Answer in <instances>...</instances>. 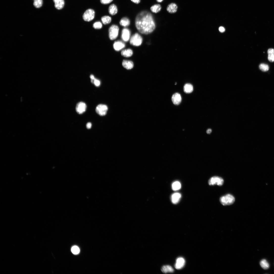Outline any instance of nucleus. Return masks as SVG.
I'll use <instances>...</instances> for the list:
<instances>
[{
  "mask_svg": "<svg viewBox=\"0 0 274 274\" xmlns=\"http://www.w3.org/2000/svg\"><path fill=\"white\" fill-rule=\"evenodd\" d=\"M135 25L140 32L145 34L152 33L156 27L152 15L146 11H141L137 14L135 18Z\"/></svg>",
  "mask_w": 274,
  "mask_h": 274,
  "instance_id": "obj_1",
  "label": "nucleus"
},
{
  "mask_svg": "<svg viewBox=\"0 0 274 274\" xmlns=\"http://www.w3.org/2000/svg\"><path fill=\"white\" fill-rule=\"evenodd\" d=\"M221 203L224 206L229 205H232L235 200V197L232 195L228 194L221 197L220 199Z\"/></svg>",
  "mask_w": 274,
  "mask_h": 274,
  "instance_id": "obj_2",
  "label": "nucleus"
},
{
  "mask_svg": "<svg viewBox=\"0 0 274 274\" xmlns=\"http://www.w3.org/2000/svg\"><path fill=\"white\" fill-rule=\"evenodd\" d=\"M119 31L118 26L116 25H113L109 29V36L110 39L113 40L117 37Z\"/></svg>",
  "mask_w": 274,
  "mask_h": 274,
  "instance_id": "obj_3",
  "label": "nucleus"
},
{
  "mask_svg": "<svg viewBox=\"0 0 274 274\" xmlns=\"http://www.w3.org/2000/svg\"><path fill=\"white\" fill-rule=\"evenodd\" d=\"M142 38L138 34L136 33L134 34L130 40V44L135 46H139L141 44Z\"/></svg>",
  "mask_w": 274,
  "mask_h": 274,
  "instance_id": "obj_4",
  "label": "nucleus"
},
{
  "mask_svg": "<svg viewBox=\"0 0 274 274\" xmlns=\"http://www.w3.org/2000/svg\"><path fill=\"white\" fill-rule=\"evenodd\" d=\"M95 14V12L93 10L91 9H88L84 13L83 16V19L86 21H90L94 19Z\"/></svg>",
  "mask_w": 274,
  "mask_h": 274,
  "instance_id": "obj_5",
  "label": "nucleus"
},
{
  "mask_svg": "<svg viewBox=\"0 0 274 274\" xmlns=\"http://www.w3.org/2000/svg\"><path fill=\"white\" fill-rule=\"evenodd\" d=\"M223 183L224 180L222 178L216 176L211 178L208 182V184L210 186L216 185L220 186L223 185Z\"/></svg>",
  "mask_w": 274,
  "mask_h": 274,
  "instance_id": "obj_6",
  "label": "nucleus"
},
{
  "mask_svg": "<svg viewBox=\"0 0 274 274\" xmlns=\"http://www.w3.org/2000/svg\"><path fill=\"white\" fill-rule=\"evenodd\" d=\"M108 108L106 105L100 104L98 105L95 109L96 112L100 116L105 115L108 111Z\"/></svg>",
  "mask_w": 274,
  "mask_h": 274,
  "instance_id": "obj_7",
  "label": "nucleus"
},
{
  "mask_svg": "<svg viewBox=\"0 0 274 274\" xmlns=\"http://www.w3.org/2000/svg\"><path fill=\"white\" fill-rule=\"evenodd\" d=\"M87 106L86 104L83 102L78 103L76 106V110L77 112L79 114H82L86 111Z\"/></svg>",
  "mask_w": 274,
  "mask_h": 274,
  "instance_id": "obj_8",
  "label": "nucleus"
},
{
  "mask_svg": "<svg viewBox=\"0 0 274 274\" xmlns=\"http://www.w3.org/2000/svg\"><path fill=\"white\" fill-rule=\"evenodd\" d=\"M131 35L130 30L128 29L124 28L122 31L121 38L125 42H127L130 39Z\"/></svg>",
  "mask_w": 274,
  "mask_h": 274,
  "instance_id": "obj_9",
  "label": "nucleus"
},
{
  "mask_svg": "<svg viewBox=\"0 0 274 274\" xmlns=\"http://www.w3.org/2000/svg\"><path fill=\"white\" fill-rule=\"evenodd\" d=\"M185 263V260L182 257L178 258L176 260L175 265L176 268L178 269H182L184 266Z\"/></svg>",
  "mask_w": 274,
  "mask_h": 274,
  "instance_id": "obj_10",
  "label": "nucleus"
},
{
  "mask_svg": "<svg viewBox=\"0 0 274 274\" xmlns=\"http://www.w3.org/2000/svg\"><path fill=\"white\" fill-rule=\"evenodd\" d=\"M172 100L174 104L176 105H179L181 103L182 101L181 96L179 93H176L173 95Z\"/></svg>",
  "mask_w": 274,
  "mask_h": 274,
  "instance_id": "obj_11",
  "label": "nucleus"
},
{
  "mask_svg": "<svg viewBox=\"0 0 274 274\" xmlns=\"http://www.w3.org/2000/svg\"><path fill=\"white\" fill-rule=\"evenodd\" d=\"M178 9V6L177 5L174 3H171L168 6L167 8V11L171 14H174L176 13Z\"/></svg>",
  "mask_w": 274,
  "mask_h": 274,
  "instance_id": "obj_12",
  "label": "nucleus"
},
{
  "mask_svg": "<svg viewBox=\"0 0 274 274\" xmlns=\"http://www.w3.org/2000/svg\"><path fill=\"white\" fill-rule=\"evenodd\" d=\"M108 12L109 14L112 16L116 15L118 12V9L117 6L114 4L111 5L108 8Z\"/></svg>",
  "mask_w": 274,
  "mask_h": 274,
  "instance_id": "obj_13",
  "label": "nucleus"
},
{
  "mask_svg": "<svg viewBox=\"0 0 274 274\" xmlns=\"http://www.w3.org/2000/svg\"><path fill=\"white\" fill-rule=\"evenodd\" d=\"M55 3V7L57 9L60 10L64 8L65 5L64 0H53Z\"/></svg>",
  "mask_w": 274,
  "mask_h": 274,
  "instance_id": "obj_14",
  "label": "nucleus"
},
{
  "mask_svg": "<svg viewBox=\"0 0 274 274\" xmlns=\"http://www.w3.org/2000/svg\"><path fill=\"white\" fill-rule=\"evenodd\" d=\"M114 48L116 51H119L124 48L125 46V44L122 42L118 41L115 42L113 45Z\"/></svg>",
  "mask_w": 274,
  "mask_h": 274,
  "instance_id": "obj_15",
  "label": "nucleus"
},
{
  "mask_svg": "<svg viewBox=\"0 0 274 274\" xmlns=\"http://www.w3.org/2000/svg\"><path fill=\"white\" fill-rule=\"evenodd\" d=\"M181 195L180 193H176L173 194L171 197V200L172 203L174 204H177L180 201Z\"/></svg>",
  "mask_w": 274,
  "mask_h": 274,
  "instance_id": "obj_16",
  "label": "nucleus"
},
{
  "mask_svg": "<svg viewBox=\"0 0 274 274\" xmlns=\"http://www.w3.org/2000/svg\"><path fill=\"white\" fill-rule=\"evenodd\" d=\"M123 66L126 69L129 70L132 69L134 67L133 62L131 61L124 60L122 63Z\"/></svg>",
  "mask_w": 274,
  "mask_h": 274,
  "instance_id": "obj_17",
  "label": "nucleus"
},
{
  "mask_svg": "<svg viewBox=\"0 0 274 274\" xmlns=\"http://www.w3.org/2000/svg\"><path fill=\"white\" fill-rule=\"evenodd\" d=\"M119 23L121 26L124 27H126L129 26L130 25V21L128 18L124 17L121 18L120 21Z\"/></svg>",
  "mask_w": 274,
  "mask_h": 274,
  "instance_id": "obj_18",
  "label": "nucleus"
},
{
  "mask_svg": "<svg viewBox=\"0 0 274 274\" xmlns=\"http://www.w3.org/2000/svg\"><path fill=\"white\" fill-rule=\"evenodd\" d=\"M133 52L130 49H128L122 50L121 52L122 55L126 57H130L132 56Z\"/></svg>",
  "mask_w": 274,
  "mask_h": 274,
  "instance_id": "obj_19",
  "label": "nucleus"
},
{
  "mask_svg": "<svg viewBox=\"0 0 274 274\" xmlns=\"http://www.w3.org/2000/svg\"><path fill=\"white\" fill-rule=\"evenodd\" d=\"M161 270L163 272L166 273L168 272H173L174 271V269L171 266L166 265L163 266L162 267Z\"/></svg>",
  "mask_w": 274,
  "mask_h": 274,
  "instance_id": "obj_20",
  "label": "nucleus"
},
{
  "mask_svg": "<svg viewBox=\"0 0 274 274\" xmlns=\"http://www.w3.org/2000/svg\"><path fill=\"white\" fill-rule=\"evenodd\" d=\"M267 53L268 61L271 62H274V49H269L267 51Z\"/></svg>",
  "mask_w": 274,
  "mask_h": 274,
  "instance_id": "obj_21",
  "label": "nucleus"
},
{
  "mask_svg": "<svg viewBox=\"0 0 274 274\" xmlns=\"http://www.w3.org/2000/svg\"><path fill=\"white\" fill-rule=\"evenodd\" d=\"M193 87L190 84L188 83L185 85L184 87V92L187 93H191L193 91Z\"/></svg>",
  "mask_w": 274,
  "mask_h": 274,
  "instance_id": "obj_22",
  "label": "nucleus"
},
{
  "mask_svg": "<svg viewBox=\"0 0 274 274\" xmlns=\"http://www.w3.org/2000/svg\"><path fill=\"white\" fill-rule=\"evenodd\" d=\"M151 11L155 13L159 12L161 9V6L159 4H155L152 6L150 8Z\"/></svg>",
  "mask_w": 274,
  "mask_h": 274,
  "instance_id": "obj_23",
  "label": "nucleus"
},
{
  "mask_svg": "<svg viewBox=\"0 0 274 274\" xmlns=\"http://www.w3.org/2000/svg\"><path fill=\"white\" fill-rule=\"evenodd\" d=\"M101 20L103 24H107L110 23L112 20V18L108 16H105L102 17Z\"/></svg>",
  "mask_w": 274,
  "mask_h": 274,
  "instance_id": "obj_24",
  "label": "nucleus"
},
{
  "mask_svg": "<svg viewBox=\"0 0 274 274\" xmlns=\"http://www.w3.org/2000/svg\"><path fill=\"white\" fill-rule=\"evenodd\" d=\"M260 264L262 267L264 269H267L269 267V264L265 259H263L260 261Z\"/></svg>",
  "mask_w": 274,
  "mask_h": 274,
  "instance_id": "obj_25",
  "label": "nucleus"
},
{
  "mask_svg": "<svg viewBox=\"0 0 274 274\" xmlns=\"http://www.w3.org/2000/svg\"><path fill=\"white\" fill-rule=\"evenodd\" d=\"M181 187V184L179 181L175 182L172 185V189L174 191H177L180 190Z\"/></svg>",
  "mask_w": 274,
  "mask_h": 274,
  "instance_id": "obj_26",
  "label": "nucleus"
},
{
  "mask_svg": "<svg viewBox=\"0 0 274 274\" xmlns=\"http://www.w3.org/2000/svg\"><path fill=\"white\" fill-rule=\"evenodd\" d=\"M43 4L42 0H34L33 5L36 8H39L42 6Z\"/></svg>",
  "mask_w": 274,
  "mask_h": 274,
  "instance_id": "obj_27",
  "label": "nucleus"
},
{
  "mask_svg": "<svg viewBox=\"0 0 274 274\" xmlns=\"http://www.w3.org/2000/svg\"><path fill=\"white\" fill-rule=\"evenodd\" d=\"M259 67L260 69L263 72L267 71L269 69L268 66L267 65L264 64H260Z\"/></svg>",
  "mask_w": 274,
  "mask_h": 274,
  "instance_id": "obj_28",
  "label": "nucleus"
},
{
  "mask_svg": "<svg viewBox=\"0 0 274 274\" xmlns=\"http://www.w3.org/2000/svg\"><path fill=\"white\" fill-rule=\"evenodd\" d=\"M71 251L72 253L75 255L79 254L80 252L79 248L76 246H73L71 248Z\"/></svg>",
  "mask_w": 274,
  "mask_h": 274,
  "instance_id": "obj_29",
  "label": "nucleus"
},
{
  "mask_svg": "<svg viewBox=\"0 0 274 274\" xmlns=\"http://www.w3.org/2000/svg\"><path fill=\"white\" fill-rule=\"evenodd\" d=\"M93 27L96 29H100L102 28V25L101 22L97 21L93 24Z\"/></svg>",
  "mask_w": 274,
  "mask_h": 274,
  "instance_id": "obj_30",
  "label": "nucleus"
},
{
  "mask_svg": "<svg viewBox=\"0 0 274 274\" xmlns=\"http://www.w3.org/2000/svg\"><path fill=\"white\" fill-rule=\"evenodd\" d=\"M91 82L92 83L94 84L96 86L98 87L100 85V81L96 79L95 78L93 79H91Z\"/></svg>",
  "mask_w": 274,
  "mask_h": 274,
  "instance_id": "obj_31",
  "label": "nucleus"
},
{
  "mask_svg": "<svg viewBox=\"0 0 274 274\" xmlns=\"http://www.w3.org/2000/svg\"><path fill=\"white\" fill-rule=\"evenodd\" d=\"M113 0H100L101 3L103 5H107L111 3Z\"/></svg>",
  "mask_w": 274,
  "mask_h": 274,
  "instance_id": "obj_32",
  "label": "nucleus"
},
{
  "mask_svg": "<svg viewBox=\"0 0 274 274\" xmlns=\"http://www.w3.org/2000/svg\"><path fill=\"white\" fill-rule=\"evenodd\" d=\"M141 0H131V1L133 3L137 4H139L141 2Z\"/></svg>",
  "mask_w": 274,
  "mask_h": 274,
  "instance_id": "obj_33",
  "label": "nucleus"
},
{
  "mask_svg": "<svg viewBox=\"0 0 274 274\" xmlns=\"http://www.w3.org/2000/svg\"><path fill=\"white\" fill-rule=\"evenodd\" d=\"M86 127L88 129H90L92 126L91 123L90 122L86 124Z\"/></svg>",
  "mask_w": 274,
  "mask_h": 274,
  "instance_id": "obj_34",
  "label": "nucleus"
},
{
  "mask_svg": "<svg viewBox=\"0 0 274 274\" xmlns=\"http://www.w3.org/2000/svg\"><path fill=\"white\" fill-rule=\"evenodd\" d=\"M219 31L221 32H223L225 31V28L223 27H220L219 29Z\"/></svg>",
  "mask_w": 274,
  "mask_h": 274,
  "instance_id": "obj_35",
  "label": "nucleus"
},
{
  "mask_svg": "<svg viewBox=\"0 0 274 274\" xmlns=\"http://www.w3.org/2000/svg\"><path fill=\"white\" fill-rule=\"evenodd\" d=\"M212 132V130L210 129H209L207 131V133L208 134H210Z\"/></svg>",
  "mask_w": 274,
  "mask_h": 274,
  "instance_id": "obj_36",
  "label": "nucleus"
},
{
  "mask_svg": "<svg viewBox=\"0 0 274 274\" xmlns=\"http://www.w3.org/2000/svg\"><path fill=\"white\" fill-rule=\"evenodd\" d=\"M90 77L91 79H93L95 78H94V76L93 75H91L90 76Z\"/></svg>",
  "mask_w": 274,
  "mask_h": 274,
  "instance_id": "obj_37",
  "label": "nucleus"
},
{
  "mask_svg": "<svg viewBox=\"0 0 274 274\" xmlns=\"http://www.w3.org/2000/svg\"><path fill=\"white\" fill-rule=\"evenodd\" d=\"M156 1L158 3H161L163 1V0H156Z\"/></svg>",
  "mask_w": 274,
  "mask_h": 274,
  "instance_id": "obj_38",
  "label": "nucleus"
},
{
  "mask_svg": "<svg viewBox=\"0 0 274 274\" xmlns=\"http://www.w3.org/2000/svg\"></svg>",
  "mask_w": 274,
  "mask_h": 274,
  "instance_id": "obj_39",
  "label": "nucleus"
}]
</instances>
